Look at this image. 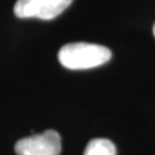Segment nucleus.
<instances>
[{"instance_id": "7ed1b4c3", "label": "nucleus", "mask_w": 155, "mask_h": 155, "mask_svg": "<svg viewBox=\"0 0 155 155\" xmlns=\"http://www.w3.org/2000/svg\"><path fill=\"white\" fill-rule=\"evenodd\" d=\"M14 150L17 155H60L61 137L54 130H46L18 140Z\"/></svg>"}, {"instance_id": "39448f33", "label": "nucleus", "mask_w": 155, "mask_h": 155, "mask_svg": "<svg viewBox=\"0 0 155 155\" xmlns=\"http://www.w3.org/2000/svg\"><path fill=\"white\" fill-rule=\"evenodd\" d=\"M153 33H154V36H155V24H154V27H153Z\"/></svg>"}, {"instance_id": "20e7f679", "label": "nucleus", "mask_w": 155, "mask_h": 155, "mask_svg": "<svg viewBox=\"0 0 155 155\" xmlns=\"http://www.w3.org/2000/svg\"><path fill=\"white\" fill-rule=\"evenodd\" d=\"M84 155H116V147L108 139L95 138L90 140Z\"/></svg>"}, {"instance_id": "f03ea898", "label": "nucleus", "mask_w": 155, "mask_h": 155, "mask_svg": "<svg viewBox=\"0 0 155 155\" xmlns=\"http://www.w3.org/2000/svg\"><path fill=\"white\" fill-rule=\"evenodd\" d=\"M72 0H17L14 14L20 18L53 20L70 6Z\"/></svg>"}, {"instance_id": "f257e3e1", "label": "nucleus", "mask_w": 155, "mask_h": 155, "mask_svg": "<svg viewBox=\"0 0 155 155\" xmlns=\"http://www.w3.org/2000/svg\"><path fill=\"white\" fill-rule=\"evenodd\" d=\"M59 61L70 70H84L105 64L110 60L111 52L102 45L70 43L59 51Z\"/></svg>"}]
</instances>
